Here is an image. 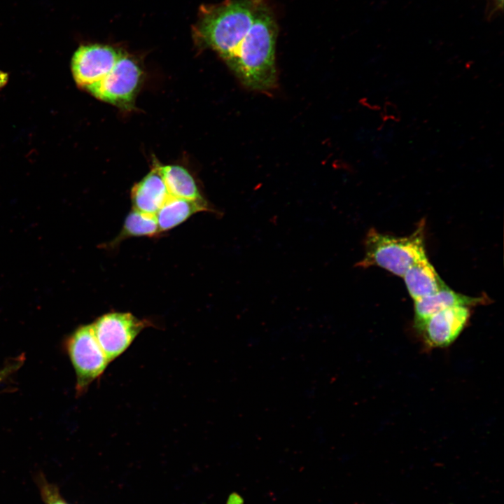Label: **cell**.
<instances>
[{"label":"cell","instance_id":"cell-1","mask_svg":"<svg viewBox=\"0 0 504 504\" xmlns=\"http://www.w3.org/2000/svg\"><path fill=\"white\" fill-rule=\"evenodd\" d=\"M277 27L265 0H227L202 8L196 36L223 58L248 88L268 92L276 85Z\"/></svg>","mask_w":504,"mask_h":504},{"label":"cell","instance_id":"cell-2","mask_svg":"<svg viewBox=\"0 0 504 504\" xmlns=\"http://www.w3.org/2000/svg\"><path fill=\"white\" fill-rule=\"evenodd\" d=\"M426 255L421 225L412 234L403 237L370 229L365 239L364 257L356 266H378L402 277L414 262Z\"/></svg>","mask_w":504,"mask_h":504},{"label":"cell","instance_id":"cell-3","mask_svg":"<svg viewBox=\"0 0 504 504\" xmlns=\"http://www.w3.org/2000/svg\"><path fill=\"white\" fill-rule=\"evenodd\" d=\"M67 349L76 374V391L83 393L101 377L110 362L97 340L92 324L79 327L68 340Z\"/></svg>","mask_w":504,"mask_h":504},{"label":"cell","instance_id":"cell-4","mask_svg":"<svg viewBox=\"0 0 504 504\" xmlns=\"http://www.w3.org/2000/svg\"><path fill=\"white\" fill-rule=\"evenodd\" d=\"M150 325L147 320L122 312L104 314L92 323L97 340L109 362L125 352L140 332Z\"/></svg>","mask_w":504,"mask_h":504},{"label":"cell","instance_id":"cell-5","mask_svg":"<svg viewBox=\"0 0 504 504\" xmlns=\"http://www.w3.org/2000/svg\"><path fill=\"white\" fill-rule=\"evenodd\" d=\"M141 76V70L136 62L122 53L111 71L86 90L102 101L128 108L133 102Z\"/></svg>","mask_w":504,"mask_h":504},{"label":"cell","instance_id":"cell-6","mask_svg":"<svg viewBox=\"0 0 504 504\" xmlns=\"http://www.w3.org/2000/svg\"><path fill=\"white\" fill-rule=\"evenodd\" d=\"M469 308L467 306L451 307L414 323V326L428 347H446L465 327L470 315Z\"/></svg>","mask_w":504,"mask_h":504},{"label":"cell","instance_id":"cell-7","mask_svg":"<svg viewBox=\"0 0 504 504\" xmlns=\"http://www.w3.org/2000/svg\"><path fill=\"white\" fill-rule=\"evenodd\" d=\"M122 53L106 45L80 46L74 54L71 62L76 83L86 90L99 82L111 71Z\"/></svg>","mask_w":504,"mask_h":504},{"label":"cell","instance_id":"cell-8","mask_svg":"<svg viewBox=\"0 0 504 504\" xmlns=\"http://www.w3.org/2000/svg\"><path fill=\"white\" fill-rule=\"evenodd\" d=\"M169 196L158 164L133 187L131 192L134 209L152 215H155Z\"/></svg>","mask_w":504,"mask_h":504},{"label":"cell","instance_id":"cell-9","mask_svg":"<svg viewBox=\"0 0 504 504\" xmlns=\"http://www.w3.org/2000/svg\"><path fill=\"white\" fill-rule=\"evenodd\" d=\"M201 211L220 214L206 200H190L170 195L155 214L160 233L178 226L192 215Z\"/></svg>","mask_w":504,"mask_h":504},{"label":"cell","instance_id":"cell-10","mask_svg":"<svg viewBox=\"0 0 504 504\" xmlns=\"http://www.w3.org/2000/svg\"><path fill=\"white\" fill-rule=\"evenodd\" d=\"M402 277L414 301L430 295L446 286L426 255L414 262Z\"/></svg>","mask_w":504,"mask_h":504},{"label":"cell","instance_id":"cell-11","mask_svg":"<svg viewBox=\"0 0 504 504\" xmlns=\"http://www.w3.org/2000/svg\"><path fill=\"white\" fill-rule=\"evenodd\" d=\"M483 302L482 298H472L458 293L446 285L430 295L414 300V323L451 307H470Z\"/></svg>","mask_w":504,"mask_h":504},{"label":"cell","instance_id":"cell-12","mask_svg":"<svg viewBox=\"0 0 504 504\" xmlns=\"http://www.w3.org/2000/svg\"><path fill=\"white\" fill-rule=\"evenodd\" d=\"M160 172L171 196L190 200H205L194 178L178 165H160Z\"/></svg>","mask_w":504,"mask_h":504},{"label":"cell","instance_id":"cell-13","mask_svg":"<svg viewBox=\"0 0 504 504\" xmlns=\"http://www.w3.org/2000/svg\"><path fill=\"white\" fill-rule=\"evenodd\" d=\"M160 234L155 215L134 209L127 216L122 228L107 247H116L122 241L136 237H154Z\"/></svg>","mask_w":504,"mask_h":504},{"label":"cell","instance_id":"cell-14","mask_svg":"<svg viewBox=\"0 0 504 504\" xmlns=\"http://www.w3.org/2000/svg\"><path fill=\"white\" fill-rule=\"evenodd\" d=\"M37 482L41 498L46 504H69L62 497L58 488L48 482L43 476H38Z\"/></svg>","mask_w":504,"mask_h":504},{"label":"cell","instance_id":"cell-15","mask_svg":"<svg viewBox=\"0 0 504 504\" xmlns=\"http://www.w3.org/2000/svg\"><path fill=\"white\" fill-rule=\"evenodd\" d=\"M16 366L13 365L8 366L1 370H0V382L3 380L8 374L13 372V370L16 369Z\"/></svg>","mask_w":504,"mask_h":504},{"label":"cell","instance_id":"cell-16","mask_svg":"<svg viewBox=\"0 0 504 504\" xmlns=\"http://www.w3.org/2000/svg\"><path fill=\"white\" fill-rule=\"evenodd\" d=\"M501 2H503V0H500Z\"/></svg>","mask_w":504,"mask_h":504}]
</instances>
